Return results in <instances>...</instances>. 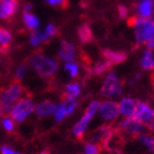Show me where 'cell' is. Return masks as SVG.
<instances>
[{
    "label": "cell",
    "instance_id": "cell-1",
    "mask_svg": "<svg viewBox=\"0 0 154 154\" xmlns=\"http://www.w3.org/2000/svg\"><path fill=\"white\" fill-rule=\"evenodd\" d=\"M129 24L133 27L134 39L138 45L154 50V18H141L135 16Z\"/></svg>",
    "mask_w": 154,
    "mask_h": 154
},
{
    "label": "cell",
    "instance_id": "cell-2",
    "mask_svg": "<svg viewBox=\"0 0 154 154\" xmlns=\"http://www.w3.org/2000/svg\"><path fill=\"white\" fill-rule=\"evenodd\" d=\"M28 66L39 77L49 79L54 77L59 69L58 59L42 53H35L28 58Z\"/></svg>",
    "mask_w": 154,
    "mask_h": 154
},
{
    "label": "cell",
    "instance_id": "cell-3",
    "mask_svg": "<svg viewBox=\"0 0 154 154\" xmlns=\"http://www.w3.org/2000/svg\"><path fill=\"white\" fill-rule=\"evenodd\" d=\"M25 90L21 81L14 80L5 88L0 91V107L5 114H9L13 106L18 99L23 97Z\"/></svg>",
    "mask_w": 154,
    "mask_h": 154
},
{
    "label": "cell",
    "instance_id": "cell-4",
    "mask_svg": "<svg viewBox=\"0 0 154 154\" xmlns=\"http://www.w3.org/2000/svg\"><path fill=\"white\" fill-rule=\"evenodd\" d=\"M123 92L124 85L122 80L113 70H108L100 88V95L108 99H116L121 97Z\"/></svg>",
    "mask_w": 154,
    "mask_h": 154
},
{
    "label": "cell",
    "instance_id": "cell-5",
    "mask_svg": "<svg viewBox=\"0 0 154 154\" xmlns=\"http://www.w3.org/2000/svg\"><path fill=\"white\" fill-rule=\"evenodd\" d=\"M100 101L98 100H93L88 105L86 109H85L83 116L80 118V120L72 127V135L78 139H82L84 137L86 129H88V125H90L91 121H92L94 116H96L99 107Z\"/></svg>",
    "mask_w": 154,
    "mask_h": 154
},
{
    "label": "cell",
    "instance_id": "cell-6",
    "mask_svg": "<svg viewBox=\"0 0 154 154\" xmlns=\"http://www.w3.org/2000/svg\"><path fill=\"white\" fill-rule=\"evenodd\" d=\"M35 108H36V103L32 100V98L26 96V97H22L21 99H18L16 101L9 114L14 120V122L22 123L30 114L35 112Z\"/></svg>",
    "mask_w": 154,
    "mask_h": 154
},
{
    "label": "cell",
    "instance_id": "cell-7",
    "mask_svg": "<svg viewBox=\"0 0 154 154\" xmlns=\"http://www.w3.org/2000/svg\"><path fill=\"white\" fill-rule=\"evenodd\" d=\"M97 114L105 122L116 121L120 116L118 101L114 99H106L105 101H101L98 107Z\"/></svg>",
    "mask_w": 154,
    "mask_h": 154
},
{
    "label": "cell",
    "instance_id": "cell-8",
    "mask_svg": "<svg viewBox=\"0 0 154 154\" xmlns=\"http://www.w3.org/2000/svg\"><path fill=\"white\" fill-rule=\"evenodd\" d=\"M119 129L128 136L137 137L146 131V125L135 118H124L119 123Z\"/></svg>",
    "mask_w": 154,
    "mask_h": 154
},
{
    "label": "cell",
    "instance_id": "cell-9",
    "mask_svg": "<svg viewBox=\"0 0 154 154\" xmlns=\"http://www.w3.org/2000/svg\"><path fill=\"white\" fill-rule=\"evenodd\" d=\"M133 118L144 124L149 123L150 121L154 120V108L146 101L138 100Z\"/></svg>",
    "mask_w": 154,
    "mask_h": 154
},
{
    "label": "cell",
    "instance_id": "cell-10",
    "mask_svg": "<svg viewBox=\"0 0 154 154\" xmlns=\"http://www.w3.org/2000/svg\"><path fill=\"white\" fill-rule=\"evenodd\" d=\"M57 57L59 60L64 63L75 62V59L77 58V48L72 42L60 40L58 51H57Z\"/></svg>",
    "mask_w": 154,
    "mask_h": 154
},
{
    "label": "cell",
    "instance_id": "cell-11",
    "mask_svg": "<svg viewBox=\"0 0 154 154\" xmlns=\"http://www.w3.org/2000/svg\"><path fill=\"white\" fill-rule=\"evenodd\" d=\"M20 9L18 0H0V21H9Z\"/></svg>",
    "mask_w": 154,
    "mask_h": 154
},
{
    "label": "cell",
    "instance_id": "cell-12",
    "mask_svg": "<svg viewBox=\"0 0 154 154\" xmlns=\"http://www.w3.org/2000/svg\"><path fill=\"white\" fill-rule=\"evenodd\" d=\"M138 100L133 97H122L118 101L119 112L123 118H131L136 110V106Z\"/></svg>",
    "mask_w": 154,
    "mask_h": 154
},
{
    "label": "cell",
    "instance_id": "cell-13",
    "mask_svg": "<svg viewBox=\"0 0 154 154\" xmlns=\"http://www.w3.org/2000/svg\"><path fill=\"white\" fill-rule=\"evenodd\" d=\"M135 13L137 17H152L154 13V0H137L135 5Z\"/></svg>",
    "mask_w": 154,
    "mask_h": 154
},
{
    "label": "cell",
    "instance_id": "cell-14",
    "mask_svg": "<svg viewBox=\"0 0 154 154\" xmlns=\"http://www.w3.org/2000/svg\"><path fill=\"white\" fill-rule=\"evenodd\" d=\"M112 136V129L110 126L103 125L98 127L91 137V141L98 143L99 146H103L106 142H108Z\"/></svg>",
    "mask_w": 154,
    "mask_h": 154
},
{
    "label": "cell",
    "instance_id": "cell-15",
    "mask_svg": "<svg viewBox=\"0 0 154 154\" xmlns=\"http://www.w3.org/2000/svg\"><path fill=\"white\" fill-rule=\"evenodd\" d=\"M55 109V103L52 101V100H42L39 103L36 105V108H35V113L38 118H48L50 116H53V112H54Z\"/></svg>",
    "mask_w": 154,
    "mask_h": 154
},
{
    "label": "cell",
    "instance_id": "cell-16",
    "mask_svg": "<svg viewBox=\"0 0 154 154\" xmlns=\"http://www.w3.org/2000/svg\"><path fill=\"white\" fill-rule=\"evenodd\" d=\"M13 33L10 29L0 26V53H8L13 43Z\"/></svg>",
    "mask_w": 154,
    "mask_h": 154
},
{
    "label": "cell",
    "instance_id": "cell-17",
    "mask_svg": "<svg viewBox=\"0 0 154 154\" xmlns=\"http://www.w3.org/2000/svg\"><path fill=\"white\" fill-rule=\"evenodd\" d=\"M139 66L144 71H151L154 70V51L151 49H146L142 52L140 59H139Z\"/></svg>",
    "mask_w": 154,
    "mask_h": 154
},
{
    "label": "cell",
    "instance_id": "cell-18",
    "mask_svg": "<svg viewBox=\"0 0 154 154\" xmlns=\"http://www.w3.org/2000/svg\"><path fill=\"white\" fill-rule=\"evenodd\" d=\"M103 57L107 59L111 65H116L123 63L126 60V53L122 51H116V50L106 49L103 51Z\"/></svg>",
    "mask_w": 154,
    "mask_h": 154
},
{
    "label": "cell",
    "instance_id": "cell-19",
    "mask_svg": "<svg viewBox=\"0 0 154 154\" xmlns=\"http://www.w3.org/2000/svg\"><path fill=\"white\" fill-rule=\"evenodd\" d=\"M22 21H23L24 26L30 31L39 29L40 25H41V22L39 20V17L36 14H33L32 12H23Z\"/></svg>",
    "mask_w": 154,
    "mask_h": 154
},
{
    "label": "cell",
    "instance_id": "cell-20",
    "mask_svg": "<svg viewBox=\"0 0 154 154\" xmlns=\"http://www.w3.org/2000/svg\"><path fill=\"white\" fill-rule=\"evenodd\" d=\"M68 116H69V113H68V110H67V106L65 100L62 99L60 101L55 103V109L54 112H53L54 121L56 123H62L65 119H67Z\"/></svg>",
    "mask_w": 154,
    "mask_h": 154
},
{
    "label": "cell",
    "instance_id": "cell-21",
    "mask_svg": "<svg viewBox=\"0 0 154 154\" xmlns=\"http://www.w3.org/2000/svg\"><path fill=\"white\" fill-rule=\"evenodd\" d=\"M48 41H49L48 37L45 36L44 31L40 28L37 30L30 31V33H29V43L33 48H37V46L41 45L42 43H45Z\"/></svg>",
    "mask_w": 154,
    "mask_h": 154
},
{
    "label": "cell",
    "instance_id": "cell-22",
    "mask_svg": "<svg viewBox=\"0 0 154 154\" xmlns=\"http://www.w3.org/2000/svg\"><path fill=\"white\" fill-rule=\"evenodd\" d=\"M82 93V85L79 82H69L65 85L64 96L72 98H79Z\"/></svg>",
    "mask_w": 154,
    "mask_h": 154
},
{
    "label": "cell",
    "instance_id": "cell-23",
    "mask_svg": "<svg viewBox=\"0 0 154 154\" xmlns=\"http://www.w3.org/2000/svg\"><path fill=\"white\" fill-rule=\"evenodd\" d=\"M78 37H79L80 41L82 43H88V42H90L92 40L93 33L88 24H82L78 28Z\"/></svg>",
    "mask_w": 154,
    "mask_h": 154
},
{
    "label": "cell",
    "instance_id": "cell-24",
    "mask_svg": "<svg viewBox=\"0 0 154 154\" xmlns=\"http://www.w3.org/2000/svg\"><path fill=\"white\" fill-rule=\"evenodd\" d=\"M63 69L68 75V77L71 78V79H75L80 75V66L75 62L65 63Z\"/></svg>",
    "mask_w": 154,
    "mask_h": 154
},
{
    "label": "cell",
    "instance_id": "cell-25",
    "mask_svg": "<svg viewBox=\"0 0 154 154\" xmlns=\"http://www.w3.org/2000/svg\"><path fill=\"white\" fill-rule=\"evenodd\" d=\"M137 139H138V141L143 144L150 152L154 149V136H152L150 134H146V131H144V133L138 135Z\"/></svg>",
    "mask_w": 154,
    "mask_h": 154
},
{
    "label": "cell",
    "instance_id": "cell-26",
    "mask_svg": "<svg viewBox=\"0 0 154 154\" xmlns=\"http://www.w3.org/2000/svg\"><path fill=\"white\" fill-rule=\"evenodd\" d=\"M111 66H112V65H111L107 59L103 58V59H101V60H99V62L96 63V65L94 66V68H93V73H95V75H101L103 72L110 70Z\"/></svg>",
    "mask_w": 154,
    "mask_h": 154
},
{
    "label": "cell",
    "instance_id": "cell-27",
    "mask_svg": "<svg viewBox=\"0 0 154 154\" xmlns=\"http://www.w3.org/2000/svg\"><path fill=\"white\" fill-rule=\"evenodd\" d=\"M100 150H101V146H99L98 143H95V142L88 141L83 146L82 154H99Z\"/></svg>",
    "mask_w": 154,
    "mask_h": 154
},
{
    "label": "cell",
    "instance_id": "cell-28",
    "mask_svg": "<svg viewBox=\"0 0 154 154\" xmlns=\"http://www.w3.org/2000/svg\"><path fill=\"white\" fill-rule=\"evenodd\" d=\"M28 70H29L28 65L22 64V65H20V66H17L15 69V72H14V79H15L16 81H22V80H24L26 75L28 73Z\"/></svg>",
    "mask_w": 154,
    "mask_h": 154
},
{
    "label": "cell",
    "instance_id": "cell-29",
    "mask_svg": "<svg viewBox=\"0 0 154 154\" xmlns=\"http://www.w3.org/2000/svg\"><path fill=\"white\" fill-rule=\"evenodd\" d=\"M1 124H2V127L5 128V131L8 133H12L15 129V122L11 116H5V118L1 119Z\"/></svg>",
    "mask_w": 154,
    "mask_h": 154
},
{
    "label": "cell",
    "instance_id": "cell-30",
    "mask_svg": "<svg viewBox=\"0 0 154 154\" xmlns=\"http://www.w3.org/2000/svg\"><path fill=\"white\" fill-rule=\"evenodd\" d=\"M42 30L44 31L45 36L48 37L49 40H51L52 38H54V37L57 35V32H58V29H57L56 25H55L54 23L46 24V26L44 27V29H42Z\"/></svg>",
    "mask_w": 154,
    "mask_h": 154
},
{
    "label": "cell",
    "instance_id": "cell-31",
    "mask_svg": "<svg viewBox=\"0 0 154 154\" xmlns=\"http://www.w3.org/2000/svg\"><path fill=\"white\" fill-rule=\"evenodd\" d=\"M118 13L121 18H127L129 16V9L125 5H118Z\"/></svg>",
    "mask_w": 154,
    "mask_h": 154
},
{
    "label": "cell",
    "instance_id": "cell-32",
    "mask_svg": "<svg viewBox=\"0 0 154 154\" xmlns=\"http://www.w3.org/2000/svg\"><path fill=\"white\" fill-rule=\"evenodd\" d=\"M43 1L51 7H64L67 3V0H43Z\"/></svg>",
    "mask_w": 154,
    "mask_h": 154
},
{
    "label": "cell",
    "instance_id": "cell-33",
    "mask_svg": "<svg viewBox=\"0 0 154 154\" xmlns=\"http://www.w3.org/2000/svg\"><path fill=\"white\" fill-rule=\"evenodd\" d=\"M0 154H21L20 152L15 151L12 146H2L0 148Z\"/></svg>",
    "mask_w": 154,
    "mask_h": 154
},
{
    "label": "cell",
    "instance_id": "cell-34",
    "mask_svg": "<svg viewBox=\"0 0 154 154\" xmlns=\"http://www.w3.org/2000/svg\"><path fill=\"white\" fill-rule=\"evenodd\" d=\"M142 77V73L141 72H136L135 75L131 77V79L128 81V85L129 86H133V85H135L136 83H138L139 82V80H140V78Z\"/></svg>",
    "mask_w": 154,
    "mask_h": 154
},
{
    "label": "cell",
    "instance_id": "cell-35",
    "mask_svg": "<svg viewBox=\"0 0 154 154\" xmlns=\"http://www.w3.org/2000/svg\"><path fill=\"white\" fill-rule=\"evenodd\" d=\"M23 12H31L32 11V5L31 3H29V2H27V3H25V5H23Z\"/></svg>",
    "mask_w": 154,
    "mask_h": 154
},
{
    "label": "cell",
    "instance_id": "cell-36",
    "mask_svg": "<svg viewBox=\"0 0 154 154\" xmlns=\"http://www.w3.org/2000/svg\"><path fill=\"white\" fill-rule=\"evenodd\" d=\"M5 114L2 111V109H1V107H0V121H1V119H2V116Z\"/></svg>",
    "mask_w": 154,
    "mask_h": 154
},
{
    "label": "cell",
    "instance_id": "cell-37",
    "mask_svg": "<svg viewBox=\"0 0 154 154\" xmlns=\"http://www.w3.org/2000/svg\"><path fill=\"white\" fill-rule=\"evenodd\" d=\"M38 154H50L48 151H42V152H40V153H38Z\"/></svg>",
    "mask_w": 154,
    "mask_h": 154
},
{
    "label": "cell",
    "instance_id": "cell-38",
    "mask_svg": "<svg viewBox=\"0 0 154 154\" xmlns=\"http://www.w3.org/2000/svg\"><path fill=\"white\" fill-rule=\"evenodd\" d=\"M151 154H154V149H153V150H152V151H151Z\"/></svg>",
    "mask_w": 154,
    "mask_h": 154
},
{
    "label": "cell",
    "instance_id": "cell-39",
    "mask_svg": "<svg viewBox=\"0 0 154 154\" xmlns=\"http://www.w3.org/2000/svg\"><path fill=\"white\" fill-rule=\"evenodd\" d=\"M1 62H2V59H1V57H0V65H1Z\"/></svg>",
    "mask_w": 154,
    "mask_h": 154
},
{
    "label": "cell",
    "instance_id": "cell-40",
    "mask_svg": "<svg viewBox=\"0 0 154 154\" xmlns=\"http://www.w3.org/2000/svg\"><path fill=\"white\" fill-rule=\"evenodd\" d=\"M118 154H123V153H118Z\"/></svg>",
    "mask_w": 154,
    "mask_h": 154
},
{
    "label": "cell",
    "instance_id": "cell-41",
    "mask_svg": "<svg viewBox=\"0 0 154 154\" xmlns=\"http://www.w3.org/2000/svg\"><path fill=\"white\" fill-rule=\"evenodd\" d=\"M153 16H154V13H153Z\"/></svg>",
    "mask_w": 154,
    "mask_h": 154
}]
</instances>
